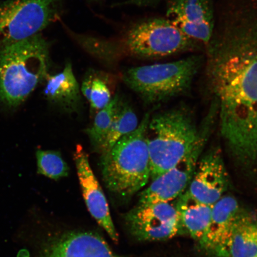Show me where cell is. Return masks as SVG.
<instances>
[{"instance_id": "obj_10", "label": "cell", "mask_w": 257, "mask_h": 257, "mask_svg": "<svg viewBox=\"0 0 257 257\" xmlns=\"http://www.w3.org/2000/svg\"><path fill=\"white\" fill-rule=\"evenodd\" d=\"M229 186V176L219 149L208 151L199 160L185 191L195 200L213 205L222 198Z\"/></svg>"}, {"instance_id": "obj_17", "label": "cell", "mask_w": 257, "mask_h": 257, "mask_svg": "<svg viewBox=\"0 0 257 257\" xmlns=\"http://www.w3.org/2000/svg\"><path fill=\"white\" fill-rule=\"evenodd\" d=\"M257 255V217L243 212L234 227L226 257Z\"/></svg>"}, {"instance_id": "obj_5", "label": "cell", "mask_w": 257, "mask_h": 257, "mask_svg": "<svg viewBox=\"0 0 257 257\" xmlns=\"http://www.w3.org/2000/svg\"><path fill=\"white\" fill-rule=\"evenodd\" d=\"M147 114L136 131L121 138L102 154L101 173L106 187L113 194L128 198L151 179V162L147 130Z\"/></svg>"}, {"instance_id": "obj_14", "label": "cell", "mask_w": 257, "mask_h": 257, "mask_svg": "<svg viewBox=\"0 0 257 257\" xmlns=\"http://www.w3.org/2000/svg\"><path fill=\"white\" fill-rule=\"evenodd\" d=\"M44 94L48 101L64 110H76L81 95L71 63H66L62 71L56 75H48Z\"/></svg>"}, {"instance_id": "obj_21", "label": "cell", "mask_w": 257, "mask_h": 257, "mask_svg": "<svg viewBox=\"0 0 257 257\" xmlns=\"http://www.w3.org/2000/svg\"><path fill=\"white\" fill-rule=\"evenodd\" d=\"M80 91L92 108L100 110L111 101V93L107 83L100 77L90 75L85 78Z\"/></svg>"}, {"instance_id": "obj_3", "label": "cell", "mask_w": 257, "mask_h": 257, "mask_svg": "<svg viewBox=\"0 0 257 257\" xmlns=\"http://www.w3.org/2000/svg\"><path fill=\"white\" fill-rule=\"evenodd\" d=\"M50 51L39 34L0 47V101L16 107L48 76Z\"/></svg>"}, {"instance_id": "obj_18", "label": "cell", "mask_w": 257, "mask_h": 257, "mask_svg": "<svg viewBox=\"0 0 257 257\" xmlns=\"http://www.w3.org/2000/svg\"><path fill=\"white\" fill-rule=\"evenodd\" d=\"M138 126V117L133 109L118 100L110 131L101 149L102 154L108 152L121 138L136 131Z\"/></svg>"}, {"instance_id": "obj_15", "label": "cell", "mask_w": 257, "mask_h": 257, "mask_svg": "<svg viewBox=\"0 0 257 257\" xmlns=\"http://www.w3.org/2000/svg\"><path fill=\"white\" fill-rule=\"evenodd\" d=\"M183 229L200 244L206 234L213 205L201 203L185 191L176 201Z\"/></svg>"}, {"instance_id": "obj_23", "label": "cell", "mask_w": 257, "mask_h": 257, "mask_svg": "<svg viewBox=\"0 0 257 257\" xmlns=\"http://www.w3.org/2000/svg\"><path fill=\"white\" fill-rule=\"evenodd\" d=\"M91 2H99L102 1V0H91Z\"/></svg>"}, {"instance_id": "obj_19", "label": "cell", "mask_w": 257, "mask_h": 257, "mask_svg": "<svg viewBox=\"0 0 257 257\" xmlns=\"http://www.w3.org/2000/svg\"><path fill=\"white\" fill-rule=\"evenodd\" d=\"M118 100L117 95L112 98L110 103L98 111L91 127L86 130L93 146L100 150L110 131Z\"/></svg>"}, {"instance_id": "obj_9", "label": "cell", "mask_w": 257, "mask_h": 257, "mask_svg": "<svg viewBox=\"0 0 257 257\" xmlns=\"http://www.w3.org/2000/svg\"><path fill=\"white\" fill-rule=\"evenodd\" d=\"M126 220L132 234L140 240L171 239L183 230L176 201L139 205L127 214Z\"/></svg>"}, {"instance_id": "obj_6", "label": "cell", "mask_w": 257, "mask_h": 257, "mask_svg": "<svg viewBox=\"0 0 257 257\" xmlns=\"http://www.w3.org/2000/svg\"><path fill=\"white\" fill-rule=\"evenodd\" d=\"M204 62L203 56L192 55L173 62L133 67L122 77L146 103H159L188 91Z\"/></svg>"}, {"instance_id": "obj_12", "label": "cell", "mask_w": 257, "mask_h": 257, "mask_svg": "<svg viewBox=\"0 0 257 257\" xmlns=\"http://www.w3.org/2000/svg\"><path fill=\"white\" fill-rule=\"evenodd\" d=\"M39 257H120L98 234L71 232L47 240Z\"/></svg>"}, {"instance_id": "obj_4", "label": "cell", "mask_w": 257, "mask_h": 257, "mask_svg": "<svg viewBox=\"0 0 257 257\" xmlns=\"http://www.w3.org/2000/svg\"><path fill=\"white\" fill-rule=\"evenodd\" d=\"M203 130L198 128L191 111L182 106L150 118L147 138L151 179L168 172L184 159L200 140Z\"/></svg>"}, {"instance_id": "obj_1", "label": "cell", "mask_w": 257, "mask_h": 257, "mask_svg": "<svg viewBox=\"0 0 257 257\" xmlns=\"http://www.w3.org/2000/svg\"><path fill=\"white\" fill-rule=\"evenodd\" d=\"M205 46V76L217 102L224 146L236 168L255 174L257 22H228Z\"/></svg>"}, {"instance_id": "obj_8", "label": "cell", "mask_w": 257, "mask_h": 257, "mask_svg": "<svg viewBox=\"0 0 257 257\" xmlns=\"http://www.w3.org/2000/svg\"><path fill=\"white\" fill-rule=\"evenodd\" d=\"M209 126H205L200 140L184 159L152 180L149 187L141 193L139 205L174 201L186 190L207 142Z\"/></svg>"}, {"instance_id": "obj_20", "label": "cell", "mask_w": 257, "mask_h": 257, "mask_svg": "<svg viewBox=\"0 0 257 257\" xmlns=\"http://www.w3.org/2000/svg\"><path fill=\"white\" fill-rule=\"evenodd\" d=\"M38 173L53 180L69 175V167L56 151L38 150L36 152Z\"/></svg>"}, {"instance_id": "obj_7", "label": "cell", "mask_w": 257, "mask_h": 257, "mask_svg": "<svg viewBox=\"0 0 257 257\" xmlns=\"http://www.w3.org/2000/svg\"><path fill=\"white\" fill-rule=\"evenodd\" d=\"M62 11L63 0H6L0 5V47L40 34Z\"/></svg>"}, {"instance_id": "obj_11", "label": "cell", "mask_w": 257, "mask_h": 257, "mask_svg": "<svg viewBox=\"0 0 257 257\" xmlns=\"http://www.w3.org/2000/svg\"><path fill=\"white\" fill-rule=\"evenodd\" d=\"M73 157L79 184L89 213L110 238L117 242L118 236L112 222L107 199L92 171L88 154L81 145H77Z\"/></svg>"}, {"instance_id": "obj_13", "label": "cell", "mask_w": 257, "mask_h": 257, "mask_svg": "<svg viewBox=\"0 0 257 257\" xmlns=\"http://www.w3.org/2000/svg\"><path fill=\"white\" fill-rule=\"evenodd\" d=\"M244 211L232 196H223L213 205L210 224L201 245L219 257H226L228 243Z\"/></svg>"}, {"instance_id": "obj_22", "label": "cell", "mask_w": 257, "mask_h": 257, "mask_svg": "<svg viewBox=\"0 0 257 257\" xmlns=\"http://www.w3.org/2000/svg\"><path fill=\"white\" fill-rule=\"evenodd\" d=\"M160 0H127L121 5L136 6L138 7H148V6L156 4Z\"/></svg>"}, {"instance_id": "obj_16", "label": "cell", "mask_w": 257, "mask_h": 257, "mask_svg": "<svg viewBox=\"0 0 257 257\" xmlns=\"http://www.w3.org/2000/svg\"><path fill=\"white\" fill-rule=\"evenodd\" d=\"M166 18L172 24L214 25L211 0H171Z\"/></svg>"}, {"instance_id": "obj_2", "label": "cell", "mask_w": 257, "mask_h": 257, "mask_svg": "<svg viewBox=\"0 0 257 257\" xmlns=\"http://www.w3.org/2000/svg\"><path fill=\"white\" fill-rule=\"evenodd\" d=\"M202 44L183 34L169 19L152 18L134 25L118 40L90 38L87 50L104 60L124 56L159 59L197 51Z\"/></svg>"}]
</instances>
